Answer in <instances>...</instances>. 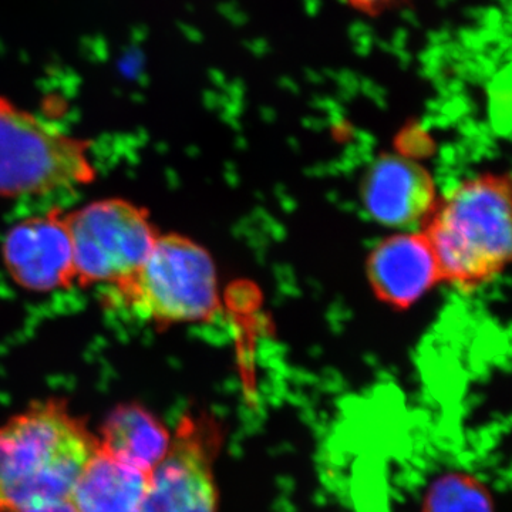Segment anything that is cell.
Segmentation results:
<instances>
[{
    "instance_id": "cell-1",
    "label": "cell",
    "mask_w": 512,
    "mask_h": 512,
    "mask_svg": "<svg viewBox=\"0 0 512 512\" xmlns=\"http://www.w3.org/2000/svg\"><path fill=\"white\" fill-rule=\"evenodd\" d=\"M99 450L97 434L60 397L35 400L0 423V512L67 504Z\"/></svg>"
},
{
    "instance_id": "cell-2",
    "label": "cell",
    "mask_w": 512,
    "mask_h": 512,
    "mask_svg": "<svg viewBox=\"0 0 512 512\" xmlns=\"http://www.w3.org/2000/svg\"><path fill=\"white\" fill-rule=\"evenodd\" d=\"M423 225L441 282L466 291L487 284L511 258L510 178L484 174L458 184Z\"/></svg>"
},
{
    "instance_id": "cell-3",
    "label": "cell",
    "mask_w": 512,
    "mask_h": 512,
    "mask_svg": "<svg viewBox=\"0 0 512 512\" xmlns=\"http://www.w3.org/2000/svg\"><path fill=\"white\" fill-rule=\"evenodd\" d=\"M110 291L116 308L161 328L205 322L221 309L214 259L180 234H160L137 271Z\"/></svg>"
},
{
    "instance_id": "cell-4",
    "label": "cell",
    "mask_w": 512,
    "mask_h": 512,
    "mask_svg": "<svg viewBox=\"0 0 512 512\" xmlns=\"http://www.w3.org/2000/svg\"><path fill=\"white\" fill-rule=\"evenodd\" d=\"M96 177L89 140L0 96V198L73 190Z\"/></svg>"
},
{
    "instance_id": "cell-5",
    "label": "cell",
    "mask_w": 512,
    "mask_h": 512,
    "mask_svg": "<svg viewBox=\"0 0 512 512\" xmlns=\"http://www.w3.org/2000/svg\"><path fill=\"white\" fill-rule=\"evenodd\" d=\"M64 218L80 286L120 284L143 264L160 237L150 212L124 198L89 202Z\"/></svg>"
},
{
    "instance_id": "cell-6",
    "label": "cell",
    "mask_w": 512,
    "mask_h": 512,
    "mask_svg": "<svg viewBox=\"0 0 512 512\" xmlns=\"http://www.w3.org/2000/svg\"><path fill=\"white\" fill-rule=\"evenodd\" d=\"M220 421L187 413L173 430L167 454L151 477L141 512H218L215 463L224 439Z\"/></svg>"
},
{
    "instance_id": "cell-7",
    "label": "cell",
    "mask_w": 512,
    "mask_h": 512,
    "mask_svg": "<svg viewBox=\"0 0 512 512\" xmlns=\"http://www.w3.org/2000/svg\"><path fill=\"white\" fill-rule=\"evenodd\" d=\"M60 208L16 222L3 237L0 254L9 278L32 293L76 285L72 239Z\"/></svg>"
},
{
    "instance_id": "cell-8",
    "label": "cell",
    "mask_w": 512,
    "mask_h": 512,
    "mask_svg": "<svg viewBox=\"0 0 512 512\" xmlns=\"http://www.w3.org/2000/svg\"><path fill=\"white\" fill-rule=\"evenodd\" d=\"M362 197L366 211L393 228L424 224L437 202L429 171L410 158L393 154L377 158L369 168Z\"/></svg>"
},
{
    "instance_id": "cell-9",
    "label": "cell",
    "mask_w": 512,
    "mask_h": 512,
    "mask_svg": "<svg viewBox=\"0 0 512 512\" xmlns=\"http://www.w3.org/2000/svg\"><path fill=\"white\" fill-rule=\"evenodd\" d=\"M366 271L377 298L392 308H410L441 282L436 258L421 231L383 239L369 255Z\"/></svg>"
},
{
    "instance_id": "cell-10",
    "label": "cell",
    "mask_w": 512,
    "mask_h": 512,
    "mask_svg": "<svg viewBox=\"0 0 512 512\" xmlns=\"http://www.w3.org/2000/svg\"><path fill=\"white\" fill-rule=\"evenodd\" d=\"M97 440L101 453L150 478L171 446L173 430L143 404L128 402L107 414Z\"/></svg>"
},
{
    "instance_id": "cell-11",
    "label": "cell",
    "mask_w": 512,
    "mask_h": 512,
    "mask_svg": "<svg viewBox=\"0 0 512 512\" xmlns=\"http://www.w3.org/2000/svg\"><path fill=\"white\" fill-rule=\"evenodd\" d=\"M147 484L146 476L97 450L67 505L73 512H138Z\"/></svg>"
},
{
    "instance_id": "cell-12",
    "label": "cell",
    "mask_w": 512,
    "mask_h": 512,
    "mask_svg": "<svg viewBox=\"0 0 512 512\" xmlns=\"http://www.w3.org/2000/svg\"><path fill=\"white\" fill-rule=\"evenodd\" d=\"M424 512H493L490 497L473 477L448 474L431 484Z\"/></svg>"
},
{
    "instance_id": "cell-13",
    "label": "cell",
    "mask_w": 512,
    "mask_h": 512,
    "mask_svg": "<svg viewBox=\"0 0 512 512\" xmlns=\"http://www.w3.org/2000/svg\"><path fill=\"white\" fill-rule=\"evenodd\" d=\"M340 2L359 15L379 18V16L409 5L413 0H340Z\"/></svg>"
},
{
    "instance_id": "cell-14",
    "label": "cell",
    "mask_w": 512,
    "mask_h": 512,
    "mask_svg": "<svg viewBox=\"0 0 512 512\" xmlns=\"http://www.w3.org/2000/svg\"><path fill=\"white\" fill-rule=\"evenodd\" d=\"M37 512H73L72 508L67 504L56 505V507L46 508V510L37 511Z\"/></svg>"
},
{
    "instance_id": "cell-15",
    "label": "cell",
    "mask_w": 512,
    "mask_h": 512,
    "mask_svg": "<svg viewBox=\"0 0 512 512\" xmlns=\"http://www.w3.org/2000/svg\"><path fill=\"white\" fill-rule=\"evenodd\" d=\"M138 512H141V511H138Z\"/></svg>"
}]
</instances>
